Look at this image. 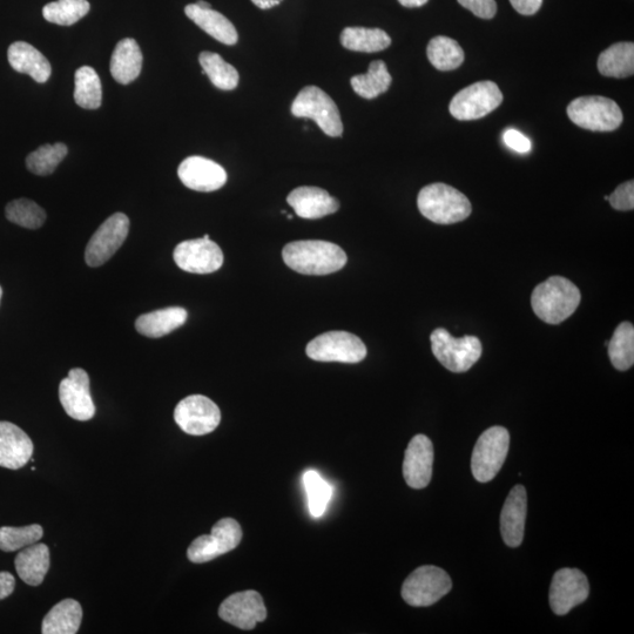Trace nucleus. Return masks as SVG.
I'll list each match as a JSON object with an SVG mask.
<instances>
[{
    "instance_id": "nucleus-48",
    "label": "nucleus",
    "mask_w": 634,
    "mask_h": 634,
    "mask_svg": "<svg viewBox=\"0 0 634 634\" xmlns=\"http://www.w3.org/2000/svg\"><path fill=\"white\" fill-rule=\"evenodd\" d=\"M195 4H197L201 9H212L211 4L204 2V0H199V2Z\"/></svg>"
},
{
    "instance_id": "nucleus-46",
    "label": "nucleus",
    "mask_w": 634,
    "mask_h": 634,
    "mask_svg": "<svg viewBox=\"0 0 634 634\" xmlns=\"http://www.w3.org/2000/svg\"><path fill=\"white\" fill-rule=\"evenodd\" d=\"M252 2L261 10H269L280 5L282 0H252Z\"/></svg>"
},
{
    "instance_id": "nucleus-8",
    "label": "nucleus",
    "mask_w": 634,
    "mask_h": 634,
    "mask_svg": "<svg viewBox=\"0 0 634 634\" xmlns=\"http://www.w3.org/2000/svg\"><path fill=\"white\" fill-rule=\"evenodd\" d=\"M453 589L448 573L437 566L416 569L402 586L404 602L415 607L434 605Z\"/></svg>"
},
{
    "instance_id": "nucleus-31",
    "label": "nucleus",
    "mask_w": 634,
    "mask_h": 634,
    "mask_svg": "<svg viewBox=\"0 0 634 634\" xmlns=\"http://www.w3.org/2000/svg\"><path fill=\"white\" fill-rule=\"evenodd\" d=\"M391 83L393 78L382 60H375L369 65L366 74H360L350 80L355 93L364 99H375L381 96L389 90Z\"/></svg>"
},
{
    "instance_id": "nucleus-47",
    "label": "nucleus",
    "mask_w": 634,
    "mask_h": 634,
    "mask_svg": "<svg viewBox=\"0 0 634 634\" xmlns=\"http://www.w3.org/2000/svg\"><path fill=\"white\" fill-rule=\"evenodd\" d=\"M429 0H399V3L404 6V8H421V6L426 5Z\"/></svg>"
},
{
    "instance_id": "nucleus-49",
    "label": "nucleus",
    "mask_w": 634,
    "mask_h": 634,
    "mask_svg": "<svg viewBox=\"0 0 634 634\" xmlns=\"http://www.w3.org/2000/svg\"><path fill=\"white\" fill-rule=\"evenodd\" d=\"M2 296H3V288L0 287V301H2Z\"/></svg>"
},
{
    "instance_id": "nucleus-11",
    "label": "nucleus",
    "mask_w": 634,
    "mask_h": 634,
    "mask_svg": "<svg viewBox=\"0 0 634 634\" xmlns=\"http://www.w3.org/2000/svg\"><path fill=\"white\" fill-rule=\"evenodd\" d=\"M242 541V530L233 518H224L215 524L211 535H202L195 539L187 550L192 563L202 564L225 555L238 548Z\"/></svg>"
},
{
    "instance_id": "nucleus-44",
    "label": "nucleus",
    "mask_w": 634,
    "mask_h": 634,
    "mask_svg": "<svg viewBox=\"0 0 634 634\" xmlns=\"http://www.w3.org/2000/svg\"><path fill=\"white\" fill-rule=\"evenodd\" d=\"M510 3L521 15L532 16L542 8L543 0H510Z\"/></svg>"
},
{
    "instance_id": "nucleus-33",
    "label": "nucleus",
    "mask_w": 634,
    "mask_h": 634,
    "mask_svg": "<svg viewBox=\"0 0 634 634\" xmlns=\"http://www.w3.org/2000/svg\"><path fill=\"white\" fill-rule=\"evenodd\" d=\"M431 65L438 71H453L464 62V52L456 40L438 36L430 40L427 49Z\"/></svg>"
},
{
    "instance_id": "nucleus-24",
    "label": "nucleus",
    "mask_w": 634,
    "mask_h": 634,
    "mask_svg": "<svg viewBox=\"0 0 634 634\" xmlns=\"http://www.w3.org/2000/svg\"><path fill=\"white\" fill-rule=\"evenodd\" d=\"M143 69V53L136 40H120L111 58V74L119 84H131Z\"/></svg>"
},
{
    "instance_id": "nucleus-19",
    "label": "nucleus",
    "mask_w": 634,
    "mask_h": 634,
    "mask_svg": "<svg viewBox=\"0 0 634 634\" xmlns=\"http://www.w3.org/2000/svg\"><path fill=\"white\" fill-rule=\"evenodd\" d=\"M178 175L182 184L197 192L218 191L227 182L224 167L213 160L197 157V155L182 161Z\"/></svg>"
},
{
    "instance_id": "nucleus-43",
    "label": "nucleus",
    "mask_w": 634,
    "mask_h": 634,
    "mask_svg": "<svg viewBox=\"0 0 634 634\" xmlns=\"http://www.w3.org/2000/svg\"><path fill=\"white\" fill-rule=\"evenodd\" d=\"M504 141L512 150L518 153H528L531 150V141L517 130H508L504 133Z\"/></svg>"
},
{
    "instance_id": "nucleus-22",
    "label": "nucleus",
    "mask_w": 634,
    "mask_h": 634,
    "mask_svg": "<svg viewBox=\"0 0 634 634\" xmlns=\"http://www.w3.org/2000/svg\"><path fill=\"white\" fill-rule=\"evenodd\" d=\"M526 514H528L526 490L523 485H516L510 491L501 514L503 541L510 548H518L523 542Z\"/></svg>"
},
{
    "instance_id": "nucleus-38",
    "label": "nucleus",
    "mask_w": 634,
    "mask_h": 634,
    "mask_svg": "<svg viewBox=\"0 0 634 634\" xmlns=\"http://www.w3.org/2000/svg\"><path fill=\"white\" fill-rule=\"evenodd\" d=\"M6 219L12 224L28 229H38L45 224L46 213L35 201L17 199L5 208Z\"/></svg>"
},
{
    "instance_id": "nucleus-14",
    "label": "nucleus",
    "mask_w": 634,
    "mask_h": 634,
    "mask_svg": "<svg viewBox=\"0 0 634 634\" xmlns=\"http://www.w3.org/2000/svg\"><path fill=\"white\" fill-rule=\"evenodd\" d=\"M177 266L187 273L211 274L224 265V253L211 239H194L181 242L174 249Z\"/></svg>"
},
{
    "instance_id": "nucleus-2",
    "label": "nucleus",
    "mask_w": 634,
    "mask_h": 634,
    "mask_svg": "<svg viewBox=\"0 0 634 634\" xmlns=\"http://www.w3.org/2000/svg\"><path fill=\"white\" fill-rule=\"evenodd\" d=\"M582 295L570 280L562 276L552 278L538 285L531 296L535 314L549 325H559L576 312Z\"/></svg>"
},
{
    "instance_id": "nucleus-15",
    "label": "nucleus",
    "mask_w": 634,
    "mask_h": 634,
    "mask_svg": "<svg viewBox=\"0 0 634 634\" xmlns=\"http://www.w3.org/2000/svg\"><path fill=\"white\" fill-rule=\"evenodd\" d=\"M589 595V580L582 571L562 569L553 576L550 588V605L555 615H568L573 607L583 604Z\"/></svg>"
},
{
    "instance_id": "nucleus-21",
    "label": "nucleus",
    "mask_w": 634,
    "mask_h": 634,
    "mask_svg": "<svg viewBox=\"0 0 634 634\" xmlns=\"http://www.w3.org/2000/svg\"><path fill=\"white\" fill-rule=\"evenodd\" d=\"M287 202L298 217L315 220L339 211L340 202L319 187L303 186L290 192Z\"/></svg>"
},
{
    "instance_id": "nucleus-9",
    "label": "nucleus",
    "mask_w": 634,
    "mask_h": 634,
    "mask_svg": "<svg viewBox=\"0 0 634 634\" xmlns=\"http://www.w3.org/2000/svg\"><path fill=\"white\" fill-rule=\"evenodd\" d=\"M306 353L317 362L359 363L366 359L367 347L354 334L329 332L310 341Z\"/></svg>"
},
{
    "instance_id": "nucleus-40",
    "label": "nucleus",
    "mask_w": 634,
    "mask_h": 634,
    "mask_svg": "<svg viewBox=\"0 0 634 634\" xmlns=\"http://www.w3.org/2000/svg\"><path fill=\"white\" fill-rule=\"evenodd\" d=\"M44 536L43 526L32 524L23 528L3 526L0 528V550L13 552L36 544Z\"/></svg>"
},
{
    "instance_id": "nucleus-45",
    "label": "nucleus",
    "mask_w": 634,
    "mask_h": 634,
    "mask_svg": "<svg viewBox=\"0 0 634 634\" xmlns=\"http://www.w3.org/2000/svg\"><path fill=\"white\" fill-rule=\"evenodd\" d=\"M15 588V577L8 571L0 572V600L10 597L13 591H15Z\"/></svg>"
},
{
    "instance_id": "nucleus-10",
    "label": "nucleus",
    "mask_w": 634,
    "mask_h": 634,
    "mask_svg": "<svg viewBox=\"0 0 634 634\" xmlns=\"http://www.w3.org/2000/svg\"><path fill=\"white\" fill-rule=\"evenodd\" d=\"M503 103V93L494 82H480L467 87L451 100L449 111L457 120H477L488 116Z\"/></svg>"
},
{
    "instance_id": "nucleus-18",
    "label": "nucleus",
    "mask_w": 634,
    "mask_h": 634,
    "mask_svg": "<svg viewBox=\"0 0 634 634\" xmlns=\"http://www.w3.org/2000/svg\"><path fill=\"white\" fill-rule=\"evenodd\" d=\"M434 445L426 435L410 441L403 462V476L410 488H427L433 477Z\"/></svg>"
},
{
    "instance_id": "nucleus-28",
    "label": "nucleus",
    "mask_w": 634,
    "mask_h": 634,
    "mask_svg": "<svg viewBox=\"0 0 634 634\" xmlns=\"http://www.w3.org/2000/svg\"><path fill=\"white\" fill-rule=\"evenodd\" d=\"M83 609L77 600L64 599L53 606L42 625L44 634H76L82 625Z\"/></svg>"
},
{
    "instance_id": "nucleus-32",
    "label": "nucleus",
    "mask_w": 634,
    "mask_h": 634,
    "mask_svg": "<svg viewBox=\"0 0 634 634\" xmlns=\"http://www.w3.org/2000/svg\"><path fill=\"white\" fill-rule=\"evenodd\" d=\"M199 62L202 67V74L211 80L219 90L232 91L239 85V72L235 67L225 62L218 53L201 52Z\"/></svg>"
},
{
    "instance_id": "nucleus-29",
    "label": "nucleus",
    "mask_w": 634,
    "mask_h": 634,
    "mask_svg": "<svg viewBox=\"0 0 634 634\" xmlns=\"http://www.w3.org/2000/svg\"><path fill=\"white\" fill-rule=\"evenodd\" d=\"M598 70L602 76L627 78L634 73V44L617 43L600 53Z\"/></svg>"
},
{
    "instance_id": "nucleus-37",
    "label": "nucleus",
    "mask_w": 634,
    "mask_h": 634,
    "mask_svg": "<svg viewBox=\"0 0 634 634\" xmlns=\"http://www.w3.org/2000/svg\"><path fill=\"white\" fill-rule=\"evenodd\" d=\"M67 152H69L67 146L62 143L40 146L26 158V167L31 173L46 177L57 170L59 164L66 158Z\"/></svg>"
},
{
    "instance_id": "nucleus-25",
    "label": "nucleus",
    "mask_w": 634,
    "mask_h": 634,
    "mask_svg": "<svg viewBox=\"0 0 634 634\" xmlns=\"http://www.w3.org/2000/svg\"><path fill=\"white\" fill-rule=\"evenodd\" d=\"M185 13L188 18L209 36L225 45L238 43L239 35L235 26L220 12L213 9H201L197 4L187 5Z\"/></svg>"
},
{
    "instance_id": "nucleus-7",
    "label": "nucleus",
    "mask_w": 634,
    "mask_h": 634,
    "mask_svg": "<svg viewBox=\"0 0 634 634\" xmlns=\"http://www.w3.org/2000/svg\"><path fill=\"white\" fill-rule=\"evenodd\" d=\"M573 124L593 132L616 131L623 123V112L615 100L604 97H580L568 107Z\"/></svg>"
},
{
    "instance_id": "nucleus-5",
    "label": "nucleus",
    "mask_w": 634,
    "mask_h": 634,
    "mask_svg": "<svg viewBox=\"0 0 634 634\" xmlns=\"http://www.w3.org/2000/svg\"><path fill=\"white\" fill-rule=\"evenodd\" d=\"M510 434L503 427L485 430L478 438L471 457L472 475L480 483H488L501 471L509 453Z\"/></svg>"
},
{
    "instance_id": "nucleus-13",
    "label": "nucleus",
    "mask_w": 634,
    "mask_h": 634,
    "mask_svg": "<svg viewBox=\"0 0 634 634\" xmlns=\"http://www.w3.org/2000/svg\"><path fill=\"white\" fill-rule=\"evenodd\" d=\"M128 232H130V219L127 215L113 214L97 229L87 244L85 252L87 265L93 268L103 266L124 245Z\"/></svg>"
},
{
    "instance_id": "nucleus-1",
    "label": "nucleus",
    "mask_w": 634,
    "mask_h": 634,
    "mask_svg": "<svg viewBox=\"0 0 634 634\" xmlns=\"http://www.w3.org/2000/svg\"><path fill=\"white\" fill-rule=\"evenodd\" d=\"M283 261L296 273L328 275L341 271L347 265V254L333 242L321 240L294 241L282 252Z\"/></svg>"
},
{
    "instance_id": "nucleus-30",
    "label": "nucleus",
    "mask_w": 634,
    "mask_h": 634,
    "mask_svg": "<svg viewBox=\"0 0 634 634\" xmlns=\"http://www.w3.org/2000/svg\"><path fill=\"white\" fill-rule=\"evenodd\" d=\"M341 44L347 50L364 53L388 49L391 38L381 29L347 28L341 33Z\"/></svg>"
},
{
    "instance_id": "nucleus-36",
    "label": "nucleus",
    "mask_w": 634,
    "mask_h": 634,
    "mask_svg": "<svg viewBox=\"0 0 634 634\" xmlns=\"http://www.w3.org/2000/svg\"><path fill=\"white\" fill-rule=\"evenodd\" d=\"M90 9L87 0H58L45 5L43 16L52 24L71 26L84 18Z\"/></svg>"
},
{
    "instance_id": "nucleus-20",
    "label": "nucleus",
    "mask_w": 634,
    "mask_h": 634,
    "mask_svg": "<svg viewBox=\"0 0 634 634\" xmlns=\"http://www.w3.org/2000/svg\"><path fill=\"white\" fill-rule=\"evenodd\" d=\"M33 442L24 430L11 422H0V467L18 470L33 455Z\"/></svg>"
},
{
    "instance_id": "nucleus-42",
    "label": "nucleus",
    "mask_w": 634,
    "mask_h": 634,
    "mask_svg": "<svg viewBox=\"0 0 634 634\" xmlns=\"http://www.w3.org/2000/svg\"><path fill=\"white\" fill-rule=\"evenodd\" d=\"M458 3L482 19L494 18L497 12L496 0H458Z\"/></svg>"
},
{
    "instance_id": "nucleus-34",
    "label": "nucleus",
    "mask_w": 634,
    "mask_h": 634,
    "mask_svg": "<svg viewBox=\"0 0 634 634\" xmlns=\"http://www.w3.org/2000/svg\"><path fill=\"white\" fill-rule=\"evenodd\" d=\"M607 346H609V356L613 367L620 372L632 368L634 363V327L632 323H620Z\"/></svg>"
},
{
    "instance_id": "nucleus-27",
    "label": "nucleus",
    "mask_w": 634,
    "mask_h": 634,
    "mask_svg": "<svg viewBox=\"0 0 634 634\" xmlns=\"http://www.w3.org/2000/svg\"><path fill=\"white\" fill-rule=\"evenodd\" d=\"M186 309L170 307L140 315L136 321V329L141 335L159 339L184 326L187 321Z\"/></svg>"
},
{
    "instance_id": "nucleus-12",
    "label": "nucleus",
    "mask_w": 634,
    "mask_h": 634,
    "mask_svg": "<svg viewBox=\"0 0 634 634\" xmlns=\"http://www.w3.org/2000/svg\"><path fill=\"white\" fill-rule=\"evenodd\" d=\"M174 420L184 433L204 436L213 433L221 422V411L208 397L192 395L179 402Z\"/></svg>"
},
{
    "instance_id": "nucleus-16",
    "label": "nucleus",
    "mask_w": 634,
    "mask_h": 634,
    "mask_svg": "<svg viewBox=\"0 0 634 634\" xmlns=\"http://www.w3.org/2000/svg\"><path fill=\"white\" fill-rule=\"evenodd\" d=\"M59 400L66 414L73 420L90 421L96 415L91 391L90 377L82 368L70 370L59 386Z\"/></svg>"
},
{
    "instance_id": "nucleus-3",
    "label": "nucleus",
    "mask_w": 634,
    "mask_h": 634,
    "mask_svg": "<svg viewBox=\"0 0 634 634\" xmlns=\"http://www.w3.org/2000/svg\"><path fill=\"white\" fill-rule=\"evenodd\" d=\"M417 206L424 218L438 225H453L470 217V201L456 188L445 184H431L422 188Z\"/></svg>"
},
{
    "instance_id": "nucleus-39",
    "label": "nucleus",
    "mask_w": 634,
    "mask_h": 634,
    "mask_svg": "<svg viewBox=\"0 0 634 634\" xmlns=\"http://www.w3.org/2000/svg\"><path fill=\"white\" fill-rule=\"evenodd\" d=\"M303 483H305L307 491L310 515L319 518L326 512L327 505L333 495V489L328 482L323 480L319 472L314 470L306 472Z\"/></svg>"
},
{
    "instance_id": "nucleus-6",
    "label": "nucleus",
    "mask_w": 634,
    "mask_h": 634,
    "mask_svg": "<svg viewBox=\"0 0 634 634\" xmlns=\"http://www.w3.org/2000/svg\"><path fill=\"white\" fill-rule=\"evenodd\" d=\"M292 114L296 118L314 120L329 137L342 136L343 124L340 111L334 100L320 87L307 86L302 89L293 101Z\"/></svg>"
},
{
    "instance_id": "nucleus-35",
    "label": "nucleus",
    "mask_w": 634,
    "mask_h": 634,
    "mask_svg": "<svg viewBox=\"0 0 634 634\" xmlns=\"http://www.w3.org/2000/svg\"><path fill=\"white\" fill-rule=\"evenodd\" d=\"M76 90H74V100L77 105L85 110H97L101 106L103 90L98 73L90 66H83L76 72L74 77Z\"/></svg>"
},
{
    "instance_id": "nucleus-41",
    "label": "nucleus",
    "mask_w": 634,
    "mask_h": 634,
    "mask_svg": "<svg viewBox=\"0 0 634 634\" xmlns=\"http://www.w3.org/2000/svg\"><path fill=\"white\" fill-rule=\"evenodd\" d=\"M610 204L617 211H632L634 208V182L633 180L619 185L616 191L609 197Z\"/></svg>"
},
{
    "instance_id": "nucleus-26",
    "label": "nucleus",
    "mask_w": 634,
    "mask_h": 634,
    "mask_svg": "<svg viewBox=\"0 0 634 634\" xmlns=\"http://www.w3.org/2000/svg\"><path fill=\"white\" fill-rule=\"evenodd\" d=\"M20 579L31 586H38L44 582L50 569V549L46 544H32L18 553L15 561Z\"/></svg>"
},
{
    "instance_id": "nucleus-23",
    "label": "nucleus",
    "mask_w": 634,
    "mask_h": 634,
    "mask_svg": "<svg viewBox=\"0 0 634 634\" xmlns=\"http://www.w3.org/2000/svg\"><path fill=\"white\" fill-rule=\"evenodd\" d=\"M9 63L18 73L29 74L39 84L50 79L52 69L49 60L29 43L16 42L9 47Z\"/></svg>"
},
{
    "instance_id": "nucleus-17",
    "label": "nucleus",
    "mask_w": 634,
    "mask_h": 634,
    "mask_svg": "<svg viewBox=\"0 0 634 634\" xmlns=\"http://www.w3.org/2000/svg\"><path fill=\"white\" fill-rule=\"evenodd\" d=\"M219 616L224 622L241 630H253L265 622L267 609L259 592L248 590L234 593L222 602Z\"/></svg>"
},
{
    "instance_id": "nucleus-4",
    "label": "nucleus",
    "mask_w": 634,
    "mask_h": 634,
    "mask_svg": "<svg viewBox=\"0 0 634 634\" xmlns=\"http://www.w3.org/2000/svg\"><path fill=\"white\" fill-rule=\"evenodd\" d=\"M430 341L436 359L453 373L468 372L482 356V343L476 336L456 339L447 329L438 328L431 334Z\"/></svg>"
}]
</instances>
